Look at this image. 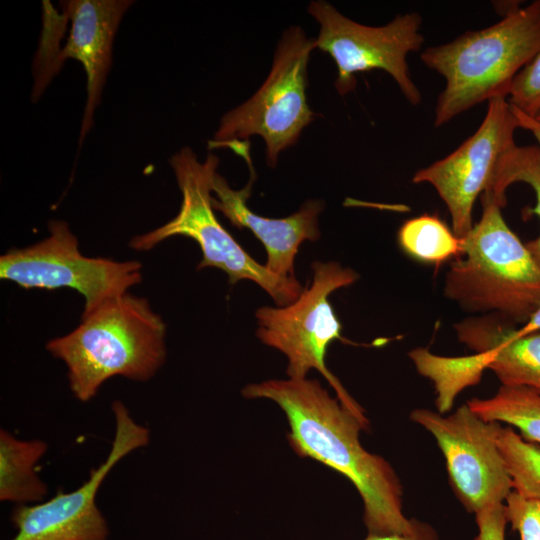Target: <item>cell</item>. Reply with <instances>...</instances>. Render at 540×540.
I'll list each match as a JSON object with an SVG mask.
<instances>
[{
	"instance_id": "obj_10",
	"label": "cell",
	"mask_w": 540,
	"mask_h": 540,
	"mask_svg": "<svg viewBox=\"0 0 540 540\" xmlns=\"http://www.w3.org/2000/svg\"><path fill=\"white\" fill-rule=\"evenodd\" d=\"M410 418L435 438L452 489L469 513L506 500L513 484L496 441L500 423L483 420L467 404L448 416L418 408Z\"/></svg>"
},
{
	"instance_id": "obj_11",
	"label": "cell",
	"mask_w": 540,
	"mask_h": 540,
	"mask_svg": "<svg viewBox=\"0 0 540 540\" xmlns=\"http://www.w3.org/2000/svg\"><path fill=\"white\" fill-rule=\"evenodd\" d=\"M115 434L105 461L71 492L21 504L11 514L16 534L10 540H107L108 524L96 504L97 491L110 470L132 451L149 443L150 431L138 424L121 401H114Z\"/></svg>"
},
{
	"instance_id": "obj_24",
	"label": "cell",
	"mask_w": 540,
	"mask_h": 540,
	"mask_svg": "<svg viewBox=\"0 0 540 540\" xmlns=\"http://www.w3.org/2000/svg\"><path fill=\"white\" fill-rule=\"evenodd\" d=\"M478 534L474 540H505L508 524L507 507L496 503L482 508L475 513Z\"/></svg>"
},
{
	"instance_id": "obj_23",
	"label": "cell",
	"mask_w": 540,
	"mask_h": 540,
	"mask_svg": "<svg viewBox=\"0 0 540 540\" xmlns=\"http://www.w3.org/2000/svg\"><path fill=\"white\" fill-rule=\"evenodd\" d=\"M505 503L508 523L520 540H540V499L527 498L513 490Z\"/></svg>"
},
{
	"instance_id": "obj_12",
	"label": "cell",
	"mask_w": 540,
	"mask_h": 540,
	"mask_svg": "<svg viewBox=\"0 0 540 540\" xmlns=\"http://www.w3.org/2000/svg\"><path fill=\"white\" fill-rule=\"evenodd\" d=\"M520 128L506 97L488 101L478 129L444 158L417 170L412 182L434 187L445 203L452 230L463 239L473 228V207L487 189L503 154L515 145Z\"/></svg>"
},
{
	"instance_id": "obj_14",
	"label": "cell",
	"mask_w": 540,
	"mask_h": 540,
	"mask_svg": "<svg viewBox=\"0 0 540 540\" xmlns=\"http://www.w3.org/2000/svg\"><path fill=\"white\" fill-rule=\"evenodd\" d=\"M129 0H69L63 14L71 22L68 40L59 52L58 65L67 59L79 61L86 73L87 100L81 124L79 147L93 126L94 112L112 62V47L119 23L132 4Z\"/></svg>"
},
{
	"instance_id": "obj_15",
	"label": "cell",
	"mask_w": 540,
	"mask_h": 540,
	"mask_svg": "<svg viewBox=\"0 0 540 540\" xmlns=\"http://www.w3.org/2000/svg\"><path fill=\"white\" fill-rule=\"evenodd\" d=\"M453 328L458 340L474 353H486L487 369L502 386L540 393V331L523 334L516 324L495 313L465 318Z\"/></svg>"
},
{
	"instance_id": "obj_27",
	"label": "cell",
	"mask_w": 540,
	"mask_h": 540,
	"mask_svg": "<svg viewBox=\"0 0 540 540\" xmlns=\"http://www.w3.org/2000/svg\"><path fill=\"white\" fill-rule=\"evenodd\" d=\"M519 330L523 334L540 331V306Z\"/></svg>"
},
{
	"instance_id": "obj_16",
	"label": "cell",
	"mask_w": 540,
	"mask_h": 540,
	"mask_svg": "<svg viewBox=\"0 0 540 540\" xmlns=\"http://www.w3.org/2000/svg\"><path fill=\"white\" fill-rule=\"evenodd\" d=\"M47 451L38 439L21 440L7 430L0 431V500L14 503H38L47 494V485L35 466Z\"/></svg>"
},
{
	"instance_id": "obj_25",
	"label": "cell",
	"mask_w": 540,
	"mask_h": 540,
	"mask_svg": "<svg viewBox=\"0 0 540 540\" xmlns=\"http://www.w3.org/2000/svg\"><path fill=\"white\" fill-rule=\"evenodd\" d=\"M364 540H440V537L430 524L415 519L413 530L408 534H367Z\"/></svg>"
},
{
	"instance_id": "obj_5",
	"label": "cell",
	"mask_w": 540,
	"mask_h": 540,
	"mask_svg": "<svg viewBox=\"0 0 540 540\" xmlns=\"http://www.w3.org/2000/svg\"><path fill=\"white\" fill-rule=\"evenodd\" d=\"M219 159L209 154L199 161L189 147L180 149L170 158L182 194L177 215L164 225L143 235L135 236L129 245L147 251L160 242L185 236L199 245L202 259L197 269L214 267L228 275L230 285L247 279L263 288L280 307L293 303L304 287L294 278H282L253 259L221 225L212 206V184Z\"/></svg>"
},
{
	"instance_id": "obj_20",
	"label": "cell",
	"mask_w": 540,
	"mask_h": 540,
	"mask_svg": "<svg viewBox=\"0 0 540 540\" xmlns=\"http://www.w3.org/2000/svg\"><path fill=\"white\" fill-rule=\"evenodd\" d=\"M397 239L407 255L437 266L463 253L462 239L437 215L423 214L408 219L399 228Z\"/></svg>"
},
{
	"instance_id": "obj_8",
	"label": "cell",
	"mask_w": 540,
	"mask_h": 540,
	"mask_svg": "<svg viewBox=\"0 0 540 540\" xmlns=\"http://www.w3.org/2000/svg\"><path fill=\"white\" fill-rule=\"evenodd\" d=\"M308 13L320 25L315 48L330 55L337 66L335 87L340 95L355 89L357 73L383 70L411 105L420 104L422 95L407 62L408 54L420 51L424 43L418 12L397 15L383 26L357 23L323 0L310 2Z\"/></svg>"
},
{
	"instance_id": "obj_17",
	"label": "cell",
	"mask_w": 540,
	"mask_h": 540,
	"mask_svg": "<svg viewBox=\"0 0 540 540\" xmlns=\"http://www.w3.org/2000/svg\"><path fill=\"white\" fill-rule=\"evenodd\" d=\"M408 356L418 373L433 381L440 414L452 408L459 392L478 384L488 366L486 353L445 357L433 354L427 348H414L408 352Z\"/></svg>"
},
{
	"instance_id": "obj_3",
	"label": "cell",
	"mask_w": 540,
	"mask_h": 540,
	"mask_svg": "<svg viewBox=\"0 0 540 540\" xmlns=\"http://www.w3.org/2000/svg\"><path fill=\"white\" fill-rule=\"evenodd\" d=\"M539 49L540 0L515 8L491 26L424 49L423 64L445 80L434 125H445L484 101L507 98L514 78Z\"/></svg>"
},
{
	"instance_id": "obj_4",
	"label": "cell",
	"mask_w": 540,
	"mask_h": 540,
	"mask_svg": "<svg viewBox=\"0 0 540 540\" xmlns=\"http://www.w3.org/2000/svg\"><path fill=\"white\" fill-rule=\"evenodd\" d=\"M482 215L462 239L443 293L470 314H498L525 324L540 306V266L507 225L502 207L481 195Z\"/></svg>"
},
{
	"instance_id": "obj_21",
	"label": "cell",
	"mask_w": 540,
	"mask_h": 540,
	"mask_svg": "<svg viewBox=\"0 0 540 540\" xmlns=\"http://www.w3.org/2000/svg\"><path fill=\"white\" fill-rule=\"evenodd\" d=\"M496 441L514 491L527 498L540 499V446L524 440L512 428L503 426Z\"/></svg>"
},
{
	"instance_id": "obj_28",
	"label": "cell",
	"mask_w": 540,
	"mask_h": 540,
	"mask_svg": "<svg viewBox=\"0 0 540 540\" xmlns=\"http://www.w3.org/2000/svg\"><path fill=\"white\" fill-rule=\"evenodd\" d=\"M536 120H538L540 122V117L538 119H536Z\"/></svg>"
},
{
	"instance_id": "obj_2",
	"label": "cell",
	"mask_w": 540,
	"mask_h": 540,
	"mask_svg": "<svg viewBox=\"0 0 540 540\" xmlns=\"http://www.w3.org/2000/svg\"><path fill=\"white\" fill-rule=\"evenodd\" d=\"M165 336L166 325L149 302L125 293L82 314L73 331L48 341L46 349L65 363L74 396L87 402L114 376L152 378L166 359Z\"/></svg>"
},
{
	"instance_id": "obj_26",
	"label": "cell",
	"mask_w": 540,
	"mask_h": 540,
	"mask_svg": "<svg viewBox=\"0 0 540 540\" xmlns=\"http://www.w3.org/2000/svg\"><path fill=\"white\" fill-rule=\"evenodd\" d=\"M512 110L517 118L520 128L529 131L534 136L540 149V122L525 115L514 107H512Z\"/></svg>"
},
{
	"instance_id": "obj_13",
	"label": "cell",
	"mask_w": 540,
	"mask_h": 540,
	"mask_svg": "<svg viewBox=\"0 0 540 540\" xmlns=\"http://www.w3.org/2000/svg\"><path fill=\"white\" fill-rule=\"evenodd\" d=\"M248 165L250 179L245 187L232 189L226 179L216 172L212 192V206L238 229H249L264 245L267 253L266 268L282 278H294V261L305 240L320 237L318 217L324 209L319 199L305 201L299 210L284 218H268L253 212L247 200L251 196L256 173L250 156V144L240 146L236 152Z\"/></svg>"
},
{
	"instance_id": "obj_1",
	"label": "cell",
	"mask_w": 540,
	"mask_h": 540,
	"mask_svg": "<svg viewBox=\"0 0 540 540\" xmlns=\"http://www.w3.org/2000/svg\"><path fill=\"white\" fill-rule=\"evenodd\" d=\"M247 399H268L284 412L287 440L300 457L316 460L345 476L363 502L367 534H408L415 518L403 513V487L382 456L368 452L360 432L369 426L332 397L319 381L307 378L272 379L246 385Z\"/></svg>"
},
{
	"instance_id": "obj_7",
	"label": "cell",
	"mask_w": 540,
	"mask_h": 540,
	"mask_svg": "<svg viewBox=\"0 0 540 540\" xmlns=\"http://www.w3.org/2000/svg\"><path fill=\"white\" fill-rule=\"evenodd\" d=\"M312 269L311 284L304 287L293 303L257 309L256 335L264 344L287 357L289 378H306L309 371L317 370L334 389L342 405L367 418L363 408L326 365L329 345L334 340L347 341L341 334L342 324L329 302V296L337 289L353 284L358 274L334 261H314Z\"/></svg>"
},
{
	"instance_id": "obj_22",
	"label": "cell",
	"mask_w": 540,
	"mask_h": 540,
	"mask_svg": "<svg viewBox=\"0 0 540 540\" xmlns=\"http://www.w3.org/2000/svg\"><path fill=\"white\" fill-rule=\"evenodd\" d=\"M507 100L525 115L540 117V49L514 78Z\"/></svg>"
},
{
	"instance_id": "obj_6",
	"label": "cell",
	"mask_w": 540,
	"mask_h": 540,
	"mask_svg": "<svg viewBox=\"0 0 540 540\" xmlns=\"http://www.w3.org/2000/svg\"><path fill=\"white\" fill-rule=\"evenodd\" d=\"M314 49L315 39L307 37L302 28H287L267 78L251 98L223 115L209 148H224L258 135L266 145L268 166L275 167L279 154L295 145L317 116L306 97L307 67Z\"/></svg>"
},
{
	"instance_id": "obj_19",
	"label": "cell",
	"mask_w": 540,
	"mask_h": 540,
	"mask_svg": "<svg viewBox=\"0 0 540 540\" xmlns=\"http://www.w3.org/2000/svg\"><path fill=\"white\" fill-rule=\"evenodd\" d=\"M466 404L483 420L509 424L524 440L540 446V393L526 387L501 386L494 396L472 398Z\"/></svg>"
},
{
	"instance_id": "obj_9",
	"label": "cell",
	"mask_w": 540,
	"mask_h": 540,
	"mask_svg": "<svg viewBox=\"0 0 540 540\" xmlns=\"http://www.w3.org/2000/svg\"><path fill=\"white\" fill-rule=\"evenodd\" d=\"M49 236L0 257V278L31 289L71 288L84 297L86 314L105 301L142 281V265L136 260L115 261L87 257L65 221L51 220Z\"/></svg>"
},
{
	"instance_id": "obj_18",
	"label": "cell",
	"mask_w": 540,
	"mask_h": 540,
	"mask_svg": "<svg viewBox=\"0 0 540 540\" xmlns=\"http://www.w3.org/2000/svg\"><path fill=\"white\" fill-rule=\"evenodd\" d=\"M517 182L526 183L535 193L534 207L522 211L524 219L540 218V149L538 146L513 145L500 158L491 182L484 195L496 201L502 208L506 205V190ZM527 249L540 266V235L527 242Z\"/></svg>"
}]
</instances>
